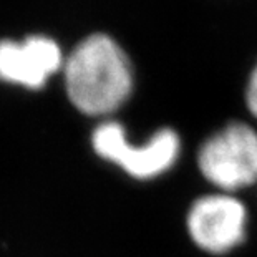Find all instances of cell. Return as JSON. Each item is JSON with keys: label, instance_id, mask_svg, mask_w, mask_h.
I'll use <instances>...</instances> for the list:
<instances>
[{"label": "cell", "instance_id": "obj_1", "mask_svg": "<svg viewBox=\"0 0 257 257\" xmlns=\"http://www.w3.org/2000/svg\"><path fill=\"white\" fill-rule=\"evenodd\" d=\"M65 86L72 105L88 116H106L128 100L133 72L121 47L96 34L80 42L63 63Z\"/></svg>", "mask_w": 257, "mask_h": 257}, {"label": "cell", "instance_id": "obj_2", "mask_svg": "<svg viewBox=\"0 0 257 257\" xmlns=\"http://www.w3.org/2000/svg\"><path fill=\"white\" fill-rule=\"evenodd\" d=\"M98 158L123 169L128 176L148 181L168 173L181 155V138L173 128H161L145 143L136 145L118 121H103L91 135Z\"/></svg>", "mask_w": 257, "mask_h": 257}, {"label": "cell", "instance_id": "obj_3", "mask_svg": "<svg viewBox=\"0 0 257 257\" xmlns=\"http://www.w3.org/2000/svg\"><path fill=\"white\" fill-rule=\"evenodd\" d=\"M198 168L221 193L234 194L257 184V131L245 123L216 131L199 148Z\"/></svg>", "mask_w": 257, "mask_h": 257}, {"label": "cell", "instance_id": "obj_4", "mask_svg": "<svg viewBox=\"0 0 257 257\" xmlns=\"http://www.w3.org/2000/svg\"><path fill=\"white\" fill-rule=\"evenodd\" d=\"M247 209L234 194H204L191 204L186 216V229L191 240L207 254L231 252L245 240Z\"/></svg>", "mask_w": 257, "mask_h": 257}, {"label": "cell", "instance_id": "obj_5", "mask_svg": "<svg viewBox=\"0 0 257 257\" xmlns=\"http://www.w3.org/2000/svg\"><path fill=\"white\" fill-rule=\"evenodd\" d=\"M63 55L55 40L30 35L22 42L0 40V80L38 90L63 67Z\"/></svg>", "mask_w": 257, "mask_h": 257}, {"label": "cell", "instance_id": "obj_6", "mask_svg": "<svg viewBox=\"0 0 257 257\" xmlns=\"http://www.w3.org/2000/svg\"><path fill=\"white\" fill-rule=\"evenodd\" d=\"M245 101H247L249 111L257 118V67L254 68V72L250 73L247 90H245Z\"/></svg>", "mask_w": 257, "mask_h": 257}]
</instances>
